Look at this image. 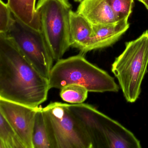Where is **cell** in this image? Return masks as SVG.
Here are the masks:
<instances>
[{
    "label": "cell",
    "mask_w": 148,
    "mask_h": 148,
    "mask_svg": "<svg viewBox=\"0 0 148 148\" xmlns=\"http://www.w3.org/2000/svg\"><path fill=\"white\" fill-rule=\"evenodd\" d=\"M48 79L27 60L13 40L0 34V99L37 108L46 101Z\"/></svg>",
    "instance_id": "6da1fadb"
},
{
    "label": "cell",
    "mask_w": 148,
    "mask_h": 148,
    "mask_svg": "<svg viewBox=\"0 0 148 148\" xmlns=\"http://www.w3.org/2000/svg\"><path fill=\"white\" fill-rule=\"evenodd\" d=\"M84 55L80 53L57 61L48 78L50 89L60 90L67 85L76 84L91 92H117L119 87L114 78L89 62Z\"/></svg>",
    "instance_id": "7a4b0ae2"
},
{
    "label": "cell",
    "mask_w": 148,
    "mask_h": 148,
    "mask_svg": "<svg viewBox=\"0 0 148 148\" xmlns=\"http://www.w3.org/2000/svg\"><path fill=\"white\" fill-rule=\"evenodd\" d=\"M90 137L92 148H140L139 140L119 123L88 104H68Z\"/></svg>",
    "instance_id": "3957f363"
},
{
    "label": "cell",
    "mask_w": 148,
    "mask_h": 148,
    "mask_svg": "<svg viewBox=\"0 0 148 148\" xmlns=\"http://www.w3.org/2000/svg\"><path fill=\"white\" fill-rule=\"evenodd\" d=\"M125 46L112 65L111 71L126 101L133 103L139 97L142 82L147 72L148 30L136 39L126 42Z\"/></svg>",
    "instance_id": "277c9868"
},
{
    "label": "cell",
    "mask_w": 148,
    "mask_h": 148,
    "mask_svg": "<svg viewBox=\"0 0 148 148\" xmlns=\"http://www.w3.org/2000/svg\"><path fill=\"white\" fill-rule=\"evenodd\" d=\"M42 110L52 148H92L85 129L68 104L52 102Z\"/></svg>",
    "instance_id": "5b68a950"
},
{
    "label": "cell",
    "mask_w": 148,
    "mask_h": 148,
    "mask_svg": "<svg viewBox=\"0 0 148 148\" xmlns=\"http://www.w3.org/2000/svg\"><path fill=\"white\" fill-rule=\"evenodd\" d=\"M72 9L68 0H39L36 5L41 32L56 61L62 59L71 47L70 25Z\"/></svg>",
    "instance_id": "8992f818"
},
{
    "label": "cell",
    "mask_w": 148,
    "mask_h": 148,
    "mask_svg": "<svg viewBox=\"0 0 148 148\" xmlns=\"http://www.w3.org/2000/svg\"><path fill=\"white\" fill-rule=\"evenodd\" d=\"M7 34L34 68L48 79L54 60L41 31L29 27L14 17Z\"/></svg>",
    "instance_id": "52a82bcc"
},
{
    "label": "cell",
    "mask_w": 148,
    "mask_h": 148,
    "mask_svg": "<svg viewBox=\"0 0 148 148\" xmlns=\"http://www.w3.org/2000/svg\"><path fill=\"white\" fill-rule=\"evenodd\" d=\"M39 108L0 99V113L15 131L25 148H33V130Z\"/></svg>",
    "instance_id": "ba28073f"
},
{
    "label": "cell",
    "mask_w": 148,
    "mask_h": 148,
    "mask_svg": "<svg viewBox=\"0 0 148 148\" xmlns=\"http://www.w3.org/2000/svg\"><path fill=\"white\" fill-rule=\"evenodd\" d=\"M128 19L106 25H92V35L85 53L109 47L115 44L130 27Z\"/></svg>",
    "instance_id": "9c48e42d"
},
{
    "label": "cell",
    "mask_w": 148,
    "mask_h": 148,
    "mask_svg": "<svg viewBox=\"0 0 148 148\" xmlns=\"http://www.w3.org/2000/svg\"><path fill=\"white\" fill-rule=\"evenodd\" d=\"M76 12L92 25H106L119 21L106 0H83Z\"/></svg>",
    "instance_id": "30bf717a"
},
{
    "label": "cell",
    "mask_w": 148,
    "mask_h": 148,
    "mask_svg": "<svg viewBox=\"0 0 148 148\" xmlns=\"http://www.w3.org/2000/svg\"><path fill=\"white\" fill-rule=\"evenodd\" d=\"M92 25L81 14L72 11L70 15V39L71 47L84 55L92 35Z\"/></svg>",
    "instance_id": "8fae6325"
},
{
    "label": "cell",
    "mask_w": 148,
    "mask_h": 148,
    "mask_svg": "<svg viewBox=\"0 0 148 148\" xmlns=\"http://www.w3.org/2000/svg\"><path fill=\"white\" fill-rule=\"evenodd\" d=\"M36 1V0H8V4L15 18L33 29L41 31Z\"/></svg>",
    "instance_id": "7c38bea8"
},
{
    "label": "cell",
    "mask_w": 148,
    "mask_h": 148,
    "mask_svg": "<svg viewBox=\"0 0 148 148\" xmlns=\"http://www.w3.org/2000/svg\"><path fill=\"white\" fill-rule=\"evenodd\" d=\"M33 148H52L42 108L36 112L33 130Z\"/></svg>",
    "instance_id": "4fadbf2b"
},
{
    "label": "cell",
    "mask_w": 148,
    "mask_h": 148,
    "mask_svg": "<svg viewBox=\"0 0 148 148\" xmlns=\"http://www.w3.org/2000/svg\"><path fill=\"white\" fill-rule=\"evenodd\" d=\"M0 148H25L15 131L0 113Z\"/></svg>",
    "instance_id": "5bb4252c"
},
{
    "label": "cell",
    "mask_w": 148,
    "mask_h": 148,
    "mask_svg": "<svg viewBox=\"0 0 148 148\" xmlns=\"http://www.w3.org/2000/svg\"><path fill=\"white\" fill-rule=\"evenodd\" d=\"M60 90V95L63 101L71 104L84 103L87 98L89 92L85 87L76 84L67 85Z\"/></svg>",
    "instance_id": "9a60e30c"
},
{
    "label": "cell",
    "mask_w": 148,
    "mask_h": 148,
    "mask_svg": "<svg viewBox=\"0 0 148 148\" xmlns=\"http://www.w3.org/2000/svg\"><path fill=\"white\" fill-rule=\"evenodd\" d=\"M118 20L128 19L132 12L134 0H106Z\"/></svg>",
    "instance_id": "2e32d148"
},
{
    "label": "cell",
    "mask_w": 148,
    "mask_h": 148,
    "mask_svg": "<svg viewBox=\"0 0 148 148\" xmlns=\"http://www.w3.org/2000/svg\"><path fill=\"white\" fill-rule=\"evenodd\" d=\"M14 19L8 4L0 0V34H7Z\"/></svg>",
    "instance_id": "e0dca14e"
},
{
    "label": "cell",
    "mask_w": 148,
    "mask_h": 148,
    "mask_svg": "<svg viewBox=\"0 0 148 148\" xmlns=\"http://www.w3.org/2000/svg\"><path fill=\"white\" fill-rule=\"evenodd\" d=\"M143 4L144 5L146 9L148 10V0H145V1H144Z\"/></svg>",
    "instance_id": "ac0fdd59"
},
{
    "label": "cell",
    "mask_w": 148,
    "mask_h": 148,
    "mask_svg": "<svg viewBox=\"0 0 148 148\" xmlns=\"http://www.w3.org/2000/svg\"><path fill=\"white\" fill-rule=\"evenodd\" d=\"M139 2H142V3H143L144 1H145V0H137Z\"/></svg>",
    "instance_id": "d6986e66"
},
{
    "label": "cell",
    "mask_w": 148,
    "mask_h": 148,
    "mask_svg": "<svg viewBox=\"0 0 148 148\" xmlns=\"http://www.w3.org/2000/svg\"><path fill=\"white\" fill-rule=\"evenodd\" d=\"M76 2H81L83 0H74Z\"/></svg>",
    "instance_id": "ffe728a7"
}]
</instances>
